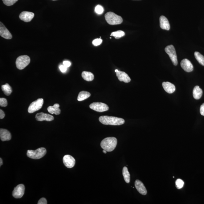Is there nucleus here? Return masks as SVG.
I'll list each match as a JSON object with an SVG mask.
<instances>
[{
    "mask_svg": "<svg viewBox=\"0 0 204 204\" xmlns=\"http://www.w3.org/2000/svg\"><path fill=\"white\" fill-rule=\"evenodd\" d=\"M99 120L103 124L107 125L119 126L124 124L125 123L123 119L114 116H102L100 117Z\"/></svg>",
    "mask_w": 204,
    "mask_h": 204,
    "instance_id": "f257e3e1",
    "label": "nucleus"
},
{
    "mask_svg": "<svg viewBox=\"0 0 204 204\" xmlns=\"http://www.w3.org/2000/svg\"><path fill=\"white\" fill-rule=\"evenodd\" d=\"M117 144V139L114 137H110L105 138L102 140L101 143V146L103 150L110 152L113 151L115 149Z\"/></svg>",
    "mask_w": 204,
    "mask_h": 204,
    "instance_id": "f03ea898",
    "label": "nucleus"
},
{
    "mask_svg": "<svg viewBox=\"0 0 204 204\" xmlns=\"http://www.w3.org/2000/svg\"><path fill=\"white\" fill-rule=\"evenodd\" d=\"M105 18L107 22L111 25L120 24L123 21V19L121 16L112 12L106 13L105 15Z\"/></svg>",
    "mask_w": 204,
    "mask_h": 204,
    "instance_id": "7ed1b4c3",
    "label": "nucleus"
},
{
    "mask_svg": "<svg viewBox=\"0 0 204 204\" xmlns=\"http://www.w3.org/2000/svg\"><path fill=\"white\" fill-rule=\"evenodd\" d=\"M47 153L46 149L43 148H38L36 150H28L27 156L33 159H39L44 157Z\"/></svg>",
    "mask_w": 204,
    "mask_h": 204,
    "instance_id": "20e7f679",
    "label": "nucleus"
},
{
    "mask_svg": "<svg viewBox=\"0 0 204 204\" xmlns=\"http://www.w3.org/2000/svg\"><path fill=\"white\" fill-rule=\"evenodd\" d=\"M31 59L27 55H22L19 56L17 58L16 60V66L17 68L19 70H22L29 64Z\"/></svg>",
    "mask_w": 204,
    "mask_h": 204,
    "instance_id": "39448f33",
    "label": "nucleus"
},
{
    "mask_svg": "<svg viewBox=\"0 0 204 204\" xmlns=\"http://www.w3.org/2000/svg\"><path fill=\"white\" fill-rule=\"evenodd\" d=\"M165 51L169 55L173 64L175 66H177L178 64V60L176 51L173 45H170L166 47Z\"/></svg>",
    "mask_w": 204,
    "mask_h": 204,
    "instance_id": "423d86ee",
    "label": "nucleus"
},
{
    "mask_svg": "<svg viewBox=\"0 0 204 204\" xmlns=\"http://www.w3.org/2000/svg\"><path fill=\"white\" fill-rule=\"evenodd\" d=\"M43 104V98L38 99L30 104L28 108V112L32 113L38 111L42 108Z\"/></svg>",
    "mask_w": 204,
    "mask_h": 204,
    "instance_id": "0eeeda50",
    "label": "nucleus"
},
{
    "mask_svg": "<svg viewBox=\"0 0 204 204\" xmlns=\"http://www.w3.org/2000/svg\"><path fill=\"white\" fill-rule=\"evenodd\" d=\"M89 107L91 109L100 112L108 111L109 109V107L106 104L100 102L92 103L90 105Z\"/></svg>",
    "mask_w": 204,
    "mask_h": 204,
    "instance_id": "6e6552de",
    "label": "nucleus"
},
{
    "mask_svg": "<svg viewBox=\"0 0 204 204\" xmlns=\"http://www.w3.org/2000/svg\"><path fill=\"white\" fill-rule=\"evenodd\" d=\"M25 188L24 185L20 184L15 188L13 192V197L16 198H21L24 195Z\"/></svg>",
    "mask_w": 204,
    "mask_h": 204,
    "instance_id": "1a4fd4ad",
    "label": "nucleus"
},
{
    "mask_svg": "<svg viewBox=\"0 0 204 204\" xmlns=\"http://www.w3.org/2000/svg\"><path fill=\"white\" fill-rule=\"evenodd\" d=\"M63 162L65 166L68 168H73L75 164V158L69 155H67L63 157Z\"/></svg>",
    "mask_w": 204,
    "mask_h": 204,
    "instance_id": "9d476101",
    "label": "nucleus"
},
{
    "mask_svg": "<svg viewBox=\"0 0 204 204\" xmlns=\"http://www.w3.org/2000/svg\"><path fill=\"white\" fill-rule=\"evenodd\" d=\"M181 66L185 71L190 72L193 71V65L190 60L187 59L182 60L180 63Z\"/></svg>",
    "mask_w": 204,
    "mask_h": 204,
    "instance_id": "9b49d317",
    "label": "nucleus"
},
{
    "mask_svg": "<svg viewBox=\"0 0 204 204\" xmlns=\"http://www.w3.org/2000/svg\"><path fill=\"white\" fill-rule=\"evenodd\" d=\"M0 35L5 39H12V36L2 23L0 22Z\"/></svg>",
    "mask_w": 204,
    "mask_h": 204,
    "instance_id": "f8f14e48",
    "label": "nucleus"
},
{
    "mask_svg": "<svg viewBox=\"0 0 204 204\" xmlns=\"http://www.w3.org/2000/svg\"><path fill=\"white\" fill-rule=\"evenodd\" d=\"M35 118L36 120L40 121H51L54 120V117L53 116L43 112L37 113L36 115Z\"/></svg>",
    "mask_w": 204,
    "mask_h": 204,
    "instance_id": "ddd939ff",
    "label": "nucleus"
},
{
    "mask_svg": "<svg viewBox=\"0 0 204 204\" xmlns=\"http://www.w3.org/2000/svg\"><path fill=\"white\" fill-rule=\"evenodd\" d=\"M35 14L32 12L28 11H23L20 14L19 18L25 22H29L34 18Z\"/></svg>",
    "mask_w": 204,
    "mask_h": 204,
    "instance_id": "4468645a",
    "label": "nucleus"
},
{
    "mask_svg": "<svg viewBox=\"0 0 204 204\" xmlns=\"http://www.w3.org/2000/svg\"><path fill=\"white\" fill-rule=\"evenodd\" d=\"M135 185L137 190L140 194L144 195L147 194V191L146 188L141 181L138 180L135 181Z\"/></svg>",
    "mask_w": 204,
    "mask_h": 204,
    "instance_id": "2eb2a0df",
    "label": "nucleus"
},
{
    "mask_svg": "<svg viewBox=\"0 0 204 204\" xmlns=\"http://www.w3.org/2000/svg\"><path fill=\"white\" fill-rule=\"evenodd\" d=\"M116 75L120 81L128 83L131 81L129 76L125 72L118 71L116 73Z\"/></svg>",
    "mask_w": 204,
    "mask_h": 204,
    "instance_id": "dca6fc26",
    "label": "nucleus"
},
{
    "mask_svg": "<svg viewBox=\"0 0 204 204\" xmlns=\"http://www.w3.org/2000/svg\"><path fill=\"white\" fill-rule=\"evenodd\" d=\"M160 26L161 29L169 31L170 28L169 23L167 18L165 16H161L160 18Z\"/></svg>",
    "mask_w": 204,
    "mask_h": 204,
    "instance_id": "f3484780",
    "label": "nucleus"
},
{
    "mask_svg": "<svg viewBox=\"0 0 204 204\" xmlns=\"http://www.w3.org/2000/svg\"><path fill=\"white\" fill-rule=\"evenodd\" d=\"M0 138L2 141H9L11 138V133L7 130L1 129Z\"/></svg>",
    "mask_w": 204,
    "mask_h": 204,
    "instance_id": "a211bd4d",
    "label": "nucleus"
},
{
    "mask_svg": "<svg viewBox=\"0 0 204 204\" xmlns=\"http://www.w3.org/2000/svg\"><path fill=\"white\" fill-rule=\"evenodd\" d=\"M162 86L165 91L170 94L173 93L176 89L174 85L169 82H164L162 83Z\"/></svg>",
    "mask_w": 204,
    "mask_h": 204,
    "instance_id": "6ab92c4d",
    "label": "nucleus"
},
{
    "mask_svg": "<svg viewBox=\"0 0 204 204\" xmlns=\"http://www.w3.org/2000/svg\"><path fill=\"white\" fill-rule=\"evenodd\" d=\"M59 105L58 104H55L53 106L48 107L47 110L48 112L51 114H55L58 115L61 113V110L59 108Z\"/></svg>",
    "mask_w": 204,
    "mask_h": 204,
    "instance_id": "aec40b11",
    "label": "nucleus"
},
{
    "mask_svg": "<svg viewBox=\"0 0 204 204\" xmlns=\"http://www.w3.org/2000/svg\"><path fill=\"white\" fill-rule=\"evenodd\" d=\"M203 95V91L198 86L194 87L193 90V96L194 98L196 100H199L202 97Z\"/></svg>",
    "mask_w": 204,
    "mask_h": 204,
    "instance_id": "412c9836",
    "label": "nucleus"
},
{
    "mask_svg": "<svg viewBox=\"0 0 204 204\" xmlns=\"http://www.w3.org/2000/svg\"><path fill=\"white\" fill-rule=\"evenodd\" d=\"M82 76L84 80L87 81H92L94 78V75L89 71H84L82 73Z\"/></svg>",
    "mask_w": 204,
    "mask_h": 204,
    "instance_id": "4be33fe9",
    "label": "nucleus"
},
{
    "mask_svg": "<svg viewBox=\"0 0 204 204\" xmlns=\"http://www.w3.org/2000/svg\"><path fill=\"white\" fill-rule=\"evenodd\" d=\"M90 95L91 94L88 92L81 91L78 95L77 100L78 101H82L89 98Z\"/></svg>",
    "mask_w": 204,
    "mask_h": 204,
    "instance_id": "5701e85b",
    "label": "nucleus"
},
{
    "mask_svg": "<svg viewBox=\"0 0 204 204\" xmlns=\"http://www.w3.org/2000/svg\"><path fill=\"white\" fill-rule=\"evenodd\" d=\"M2 89L4 92V94L7 96H9L12 93V89L10 86L8 84L3 85L1 87Z\"/></svg>",
    "mask_w": 204,
    "mask_h": 204,
    "instance_id": "b1692460",
    "label": "nucleus"
},
{
    "mask_svg": "<svg viewBox=\"0 0 204 204\" xmlns=\"http://www.w3.org/2000/svg\"><path fill=\"white\" fill-rule=\"evenodd\" d=\"M123 175L125 181L127 183H129L130 182V174L126 167H124L123 168Z\"/></svg>",
    "mask_w": 204,
    "mask_h": 204,
    "instance_id": "393cba45",
    "label": "nucleus"
},
{
    "mask_svg": "<svg viewBox=\"0 0 204 204\" xmlns=\"http://www.w3.org/2000/svg\"><path fill=\"white\" fill-rule=\"evenodd\" d=\"M195 58L201 65L204 66V56L198 52L196 51L194 53Z\"/></svg>",
    "mask_w": 204,
    "mask_h": 204,
    "instance_id": "a878e982",
    "label": "nucleus"
},
{
    "mask_svg": "<svg viewBox=\"0 0 204 204\" xmlns=\"http://www.w3.org/2000/svg\"><path fill=\"white\" fill-rule=\"evenodd\" d=\"M125 33L123 31H116L113 32L111 34V36L115 37L116 39H119L125 35Z\"/></svg>",
    "mask_w": 204,
    "mask_h": 204,
    "instance_id": "bb28decb",
    "label": "nucleus"
},
{
    "mask_svg": "<svg viewBox=\"0 0 204 204\" xmlns=\"http://www.w3.org/2000/svg\"><path fill=\"white\" fill-rule=\"evenodd\" d=\"M175 184L177 188L178 189H180L183 188L184 185V182L183 181L180 179H178L175 182Z\"/></svg>",
    "mask_w": 204,
    "mask_h": 204,
    "instance_id": "cd10ccee",
    "label": "nucleus"
},
{
    "mask_svg": "<svg viewBox=\"0 0 204 204\" xmlns=\"http://www.w3.org/2000/svg\"><path fill=\"white\" fill-rule=\"evenodd\" d=\"M3 3L6 6H11L14 5L18 1V0H2Z\"/></svg>",
    "mask_w": 204,
    "mask_h": 204,
    "instance_id": "c85d7f7f",
    "label": "nucleus"
},
{
    "mask_svg": "<svg viewBox=\"0 0 204 204\" xmlns=\"http://www.w3.org/2000/svg\"><path fill=\"white\" fill-rule=\"evenodd\" d=\"M95 11L97 14H101L104 11V9L103 7L100 5H98L95 8Z\"/></svg>",
    "mask_w": 204,
    "mask_h": 204,
    "instance_id": "c756f323",
    "label": "nucleus"
},
{
    "mask_svg": "<svg viewBox=\"0 0 204 204\" xmlns=\"http://www.w3.org/2000/svg\"><path fill=\"white\" fill-rule=\"evenodd\" d=\"M8 102L7 100L5 98H0V106L1 107H5L7 106Z\"/></svg>",
    "mask_w": 204,
    "mask_h": 204,
    "instance_id": "7c9ffc66",
    "label": "nucleus"
},
{
    "mask_svg": "<svg viewBox=\"0 0 204 204\" xmlns=\"http://www.w3.org/2000/svg\"><path fill=\"white\" fill-rule=\"evenodd\" d=\"M103 42V40L101 39H96L94 40L92 42V43L93 45L95 46H99Z\"/></svg>",
    "mask_w": 204,
    "mask_h": 204,
    "instance_id": "2f4dec72",
    "label": "nucleus"
},
{
    "mask_svg": "<svg viewBox=\"0 0 204 204\" xmlns=\"http://www.w3.org/2000/svg\"><path fill=\"white\" fill-rule=\"evenodd\" d=\"M38 204H47V201L46 198H42L39 200L38 202Z\"/></svg>",
    "mask_w": 204,
    "mask_h": 204,
    "instance_id": "473e14b6",
    "label": "nucleus"
},
{
    "mask_svg": "<svg viewBox=\"0 0 204 204\" xmlns=\"http://www.w3.org/2000/svg\"><path fill=\"white\" fill-rule=\"evenodd\" d=\"M59 69L62 72H65L67 71V68L64 65H61L59 67Z\"/></svg>",
    "mask_w": 204,
    "mask_h": 204,
    "instance_id": "72a5a7b5",
    "label": "nucleus"
},
{
    "mask_svg": "<svg viewBox=\"0 0 204 204\" xmlns=\"http://www.w3.org/2000/svg\"><path fill=\"white\" fill-rule=\"evenodd\" d=\"M63 65L65 67H66L67 68L68 67L70 66H71V63L69 61H66L63 62Z\"/></svg>",
    "mask_w": 204,
    "mask_h": 204,
    "instance_id": "f704fd0d",
    "label": "nucleus"
},
{
    "mask_svg": "<svg viewBox=\"0 0 204 204\" xmlns=\"http://www.w3.org/2000/svg\"><path fill=\"white\" fill-rule=\"evenodd\" d=\"M200 113L201 114L204 116V103L200 106Z\"/></svg>",
    "mask_w": 204,
    "mask_h": 204,
    "instance_id": "c9c22d12",
    "label": "nucleus"
},
{
    "mask_svg": "<svg viewBox=\"0 0 204 204\" xmlns=\"http://www.w3.org/2000/svg\"><path fill=\"white\" fill-rule=\"evenodd\" d=\"M5 116V114L4 111L1 109L0 110V118L2 119L4 118Z\"/></svg>",
    "mask_w": 204,
    "mask_h": 204,
    "instance_id": "e433bc0d",
    "label": "nucleus"
},
{
    "mask_svg": "<svg viewBox=\"0 0 204 204\" xmlns=\"http://www.w3.org/2000/svg\"><path fill=\"white\" fill-rule=\"evenodd\" d=\"M0 162H0V165L1 166V165L3 164L2 160L1 158H0Z\"/></svg>",
    "mask_w": 204,
    "mask_h": 204,
    "instance_id": "4c0bfd02",
    "label": "nucleus"
},
{
    "mask_svg": "<svg viewBox=\"0 0 204 204\" xmlns=\"http://www.w3.org/2000/svg\"><path fill=\"white\" fill-rule=\"evenodd\" d=\"M103 152L104 153H107V151H106V150H103Z\"/></svg>",
    "mask_w": 204,
    "mask_h": 204,
    "instance_id": "58836bf2",
    "label": "nucleus"
},
{
    "mask_svg": "<svg viewBox=\"0 0 204 204\" xmlns=\"http://www.w3.org/2000/svg\"><path fill=\"white\" fill-rule=\"evenodd\" d=\"M118 71H118V70L117 69H116V70H115V72H116V73L117 72H118Z\"/></svg>",
    "mask_w": 204,
    "mask_h": 204,
    "instance_id": "ea45409f",
    "label": "nucleus"
},
{
    "mask_svg": "<svg viewBox=\"0 0 204 204\" xmlns=\"http://www.w3.org/2000/svg\"><path fill=\"white\" fill-rule=\"evenodd\" d=\"M53 1H56V0H53Z\"/></svg>",
    "mask_w": 204,
    "mask_h": 204,
    "instance_id": "a19ab883",
    "label": "nucleus"
}]
</instances>
